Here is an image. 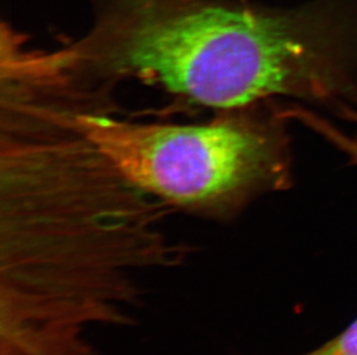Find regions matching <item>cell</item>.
<instances>
[{"mask_svg":"<svg viewBox=\"0 0 357 355\" xmlns=\"http://www.w3.org/2000/svg\"><path fill=\"white\" fill-rule=\"evenodd\" d=\"M340 112L342 116L347 118L349 120L357 121V106L351 105H341ZM291 117L296 120H300L303 124L307 125L311 129L318 132L319 134L323 135L324 138L327 139L328 141L339 148L342 152L347 155L351 161L357 164V140L351 139L348 135L341 133L337 128L328 124L326 120L318 117L316 114L311 113L309 111L295 107L291 112Z\"/></svg>","mask_w":357,"mask_h":355,"instance_id":"3957f363","label":"cell"},{"mask_svg":"<svg viewBox=\"0 0 357 355\" xmlns=\"http://www.w3.org/2000/svg\"><path fill=\"white\" fill-rule=\"evenodd\" d=\"M282 120L175 126L84 113L75 125L131 184L183 205H207L286 187L290 158Z\"/></svg>","mask_w":357,"mask_h":355,"instance_id":"7a4b0ae2","label":"cell"},{"mask_svg":"<svg viewBox=\"0 0 357 355\" xmlns=\"http://www.w3.org/2000/svg\"><path fill=\"white\" fill-rule=\"evenodd\" d=\"M91 40L121 71L220 109L272 96H356L357 0H91Z\"/></svg>","mask_w":357,"mask_h":355,"instance_id":"6da1fadb","label":"cell"},{"mask_svg":"<svg viewBox=\"0 0 357 355\" xmlns=\"http://www.w3.org/2000/svg\"><path fill=\"white\" fill-rule=\"evenodd\" d=\"M303 355H357V320L335 338Z\"/></svg>","mask_w":357,"mask_h":355,"instance_id":"277c9868","label":"cell"}]
</instances>
